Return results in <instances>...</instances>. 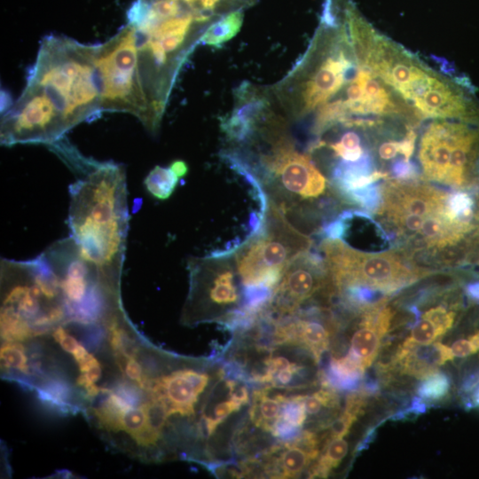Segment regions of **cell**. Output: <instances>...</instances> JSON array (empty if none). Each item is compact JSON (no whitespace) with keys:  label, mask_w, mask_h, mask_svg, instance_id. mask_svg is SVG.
I'll use <instances>...</instances> for the list:
<instances>
[{"label":"cell","mask_w":479,"mask_h":479,"mask_svg":"<svg viewBox=\"0 0 479 479\" xmlns=\"http://www.w3.org/2000/svg\"><path fill=\"white\" fill-rule=\"evenodd\" d=\"M72 392L71 386L58 376L46 379L43 384L38 389L39 397L44 403L55 406L61 411H67Z\"/></svg>","instance_id":"23"},{"label":"cell","mask_w":479,"mask_h":479,"mask_svg":"<svg viewBox=\"0 0 479 479\" xmlns=\"http://www.w3.org/2000/svg\"><path fill=\"white\" fill-rule=\"evenodd\" d=\"M136 383H130L127 381H122L116 383L111 390L122 398L128 404L132 407H138L144 399L143 390Z\"/></svg>","instance_id":"27"},{"label":"cell","mask_w":479,"mask_h":479,"mask_svg":"<svg viewBox=\"0 0 479 479\" xmlns=\"http://www.w3.org/2000/svg\"><path fill=\"white\" fill-rule=\"evenodd\" d=\"M415 312L417 313L416 310ZM409 336L404 341L401 347L412 348L418 345H428L445 334L429 317L417 313V318Z\"/></svg>","instance_id":"22"},{"label":"cell","mask_w":479,"mask_h":479,"mask_svg":"<svg viewBox=\"0 0 479 479\" xmlns=\"http://www.w3.org/2000/svg\"><path fill=\"white\" fill-rule=\"evenodd\" d=\"M147 425L145 411L140 407H133L121 415L120 430L129 433L134 439Z\"/></svg>","instance_id":"26"},{"label":"cell","mask_w":479,"mask_h":479,"mask_svg":"<svg viewBox=\"0 0 479 479\" xmlns=\"http://www.w3.org/2000/svg\"><path fill=\"white\" fill-rule=\"evenodd\" d=\"M380 195L379 224L417 264L467 263L477 248L479 198L467 190L448 192L425 180L389 178Z\"/></svg>","instance_id":"2"},{"label":"cell","mask_w":479,"mask_h":479,"mask_svg":"<svg viewBox=\"0 0 479 479\" xmlns=\"http://www.w3.org/2000/svg\"><path fill=\"white\" fill-rule=\"evenodd\" d=\"M324 291H334L328 269L322 255L309 249L287 266L267 310L273 318L291 315Z\"/></svg>","instance_id":"11"},{"label":"cell","mask_w":479,"mask_h":479,"mask_svg":"<svg viewBox=\"0 0 479 479\" xmlns=\"http://www.w3.org/2000/svg\"><path fill=\"white\" fill-rule=\"evenodd\" d=\"M1 361L5 369L19 370L26 375L29 373L25 348L21 344L11 342L4 343L1 348Z\"/></svg>","instance_id":"25"},{"label":"cell","mask_w":479,"mask_h":479,"mask_svg":"<svg viewBox=\"0 0 479 479\" xmlns=\"http://www.w3.org/2000/svg\"><path fill=\"white\" fill-rule=\"evenodd\" d=\"M236 98L231 114L221 121V129L230 140L244 144L258 130L269 103L263 96L250 90L247 83L240 87Z\"/></svg>","instance_id":"15"},{"label":"cell","mask_w":479,"mask_h":479,"mask_svg":"<svg viewBox=\"0 0 479 479\" xmlns=\"http://www.w3.org/2000/svg\"><path fill=\"white\" fill-rule=\"evenodd\" d=\"M422 178L455 190L479 185V122L431 119L420 136Z\"/></svg>","instance_id":"7"},{"label":"cell","mask_w":479,"mask_h":479,"mask_svg":"<svg viewBox=\"0 0 479 479\" xmlns=\"http://www.w3.org/2000/svg\"><path fill=\"white\" fill-rule=\"evenodd\" d=\"M64 161L81 173L69 186L70 237L104 282L117 291L129 228L125 169L112 161L90 160L76 149Z\"/></svg>","instance_id":"3"},{"label":"cell","mask_w":479,"mask_h":479,"mask_svg":"<svg viewBox=\"0 0 479 479\" xmlns=\"http://www.w3.org/2000/svg\"><path fill=\"white\" fill-rule=\"evenodd\" d=\"M476 264H477V266H479V256H478Z\"/></svg>","instance_id":"34"},{"label":"cell","mask_w":479,"mask_h":479,"mask_svg":"<svg viewBox=\"0 0 479 479\" xmlns=\"http://www.w3.org/2000/svg\"><path fill=\"white\" fill-rule=\"evenodd\" d=\"M349 451V444L343 437L326 440V445L319 453L317 462L311 467L309 477H327L336 468Z\"/></svg>","instance_id":"20"},{"label":"cell","mask_w":479,"mask_h":479,"mask_svg":"<svg viewBox=\"0 0 479 479\" xmlns=\"http://www.w3.org/2000/svg\"><path fill=\"white\" fill-rule=\"evenodd\" d=\"M311 246L310 237L299 231L276 205L269 201L262 229L235 253L243 286L274 290L289 263Z\"/></svg>","instance_id":"8"},{"label":"cell","mask_w":479,"mask_h":479,"mask_svg":"<svg viewBox=\"0 0 479 479\" xmlns=\"http://www.w3.org/2000/svg\"><path fill=\"white\" fill-rule=\"evenodd\" d=\"M349 35L360 60L423 119L479 122V99L467 76L430 67L378 31L361 12L350 20Z\"/></svg>","instance_id":"4"},{"label":"cell","mask_w":479,"mask_h":479,"mask_svg":"<svg viewBox=\"0 0 479 479\" xmlns=\"http://www.w3.org/2000/svg\"><path fill=\"white\" fill-rule=\"evenodd\" d=\"M287 392L271 386L254 389L248 410L252 425L271 434L273 426L280 418Z\"/></svg>","instance_id":"18"},{"label":"cell","mask_w":479,"mask_h":479,"mask_svg":"<svg viewBox=\"0 0 479 479\" xmlns=\"http://www.w3.org/2000/svg\"><path fill=\"white\" fill-rule=\"evenodd\" d=\"M357 417V414L344 409L327 427L329 428L328 439L344 437L349 432Z\"/></svg>","instance_id":"28"},{"label":"cell","mask_w":479,"mask_h":479,"mask_svg":"<svg viewBox=\"0 0 479 479\" xmlns=\"http://www.w3.org/2000/svg\"><path fill=\"white\" fill-rule=\"evenodd\" d=\"M451 349L454 357H466L479 351V331L469 335L467 338L454 342Z\"/></svg>","instance_id":"29"},{"label":"cell","mask_w":479,"mask_h":479,"mask_svg":"<svg viewBox=\"0 0 479 479\" xmlns=\"http://www.w3.org/2000/svg\"><path fill=\"white\" fill-rule=\"evenodd\" d=\"M52 335L55 341L60 344L61 348L68 353L73 354L80 345L76 339L67 334L62 326L57 327Z\"/></svg>","instance_id":"31"},{"label":"cell","mask_w":479,"mask_h":479,"mask_svg":"<svg viewBox=\"0 0 479 479\" xmlns=\"http://www.w3.org/2000/svg\"><path fill=\"white\" fill-rule=\"evenodd\" d=\"M453 358L451 347L441 342H432L412 348L400 347L394 362L400 365L404 373L422 380L436 372L439 365Z\"/></svg>","instance_id":"17"},{"label":"cell","mask_w":479,"mask_h":479,"mask_svg":"<svg viewBox=\"0 0 479 479\" xmlns=\"http://www.w3.org/2000/svg\"><path fill=\"white\" fill-rule=\"evenodd\" d=\"M386 303L387 298L360 308L363 312L361 321L351 336L347 356L365 371L375 360L381 341L388 333L394 317L392 308Z\"/></svg>","instance_id":"13"},{"label":"cell","mask_w":479,"mask_h":479,"mask_svg":"<svg viewBox=\"0 0 479 479\" xmlns=\"http://www.w3.org/2000/svg\"><path fill=\"white\" fill-rule=\"evenodd\" d=\"M466 292L470 299L479 302V282L468 284Z\"/></svg>","instance_id":"32"},{"label":"cell","mask_w":479,"mask_h":479,"mask_svg":"<svg viewBox=\"0 0 479 479\" xmlns=\"http://www.w3.org/2000/svg\"><path fill=\"white\" fill-rule=\"evenodd\" d=\"M180 177L172 168L155 166L145 178L146 191L159 200L169 199L178 184Z\"/></svg>","instance_id":"21"},{"label":"cell","mask_w":479,"mask_h":479,"mask_svg":"<svg viewBox=\"0 0 479 479\" xmlns=\"http://www.w3.org/2000/svg\"><path fill=\"white\" fill-rule=\"evenodd\" d=\"M190 290L184 309L189 323L216 322L229 326L244 310V286L235 254L222 257L190 256Z\"/></svg>","instance_id":"9"},{"label":"cell","mask_w":479,"mask_h":479,"mask_svg":"<svg viewBox=\"0 0 479 479\" xmlns=\"http://www.w3.org/2000/svg\"><path fill=\"white\" fill-rule=\"evenodd\" d=\"M473 394L470 398V405L473 407H479V384L473 390Z\"/></svg>","instance_id":"33"},{"label":"cell","mask_w":479,"mask_h":479,"mask_svg":"<svg viewBox=\"0 0 479 479\" xmlns=\"http://www.w3.org/2000/svg\"><path fill=\"white\" fill-rule=\"evenodd\" d=\"M95 76L101 111L130 114L146 128L147 106L138 77L137 51L127 24L105 43L96 44Z\"/></svg>","instance_id":"10"},{"label":"cell","mask_w":479,"mask_h":479,"mask_svg":"<svg viewBox=\"0 0 479 479\" xmlns=\"http://www.w3.org/2000/svg\"><path fill=\"white\" fill-rule=\"evenodd\" d=\"M267 153L258 162L249 164L259 177L269 201L289 219L310 213L320 200L325 201L329 185L310 155L299 153L294 144L273 137Z\"/></svg>","instance_id":"6"},{"label":"cell","mask_w":479,"mask_h":479,"mask_svg":"<svg viewBox=\"0 0 479 479\" xmlns=\"http://www.w3.org/2000/svg\"><path fill=\"white\" fill-rule=\"evenodd\" d=\"M244 20L242 10L232 12L211 24L202 34L200 42L210 46H221L234 37Z\"/></svg>","instance_id":"19"},{"label":"cell","mask_w":479,"mask_h":479,"mask_svg":"<svg viewBox=\"0 0 479 479\" xmlns=\"http://www.w3.org/2000/svg\"><path fill=\"white\" fill-rule=\"evenodd\" d=\"M319 249L339 294L365 287L389 294L434 272L397 248L365 252L341 240L323 238Z\"/></svg>","instance_id":"5"},{"label":"cell","mask_w":479,"mask_h":479,"mask_svg":"<svg viewBox=\"0 0 479 479\" xmlns=\"http://www.w3.org/2000/svg\"><path fill=\"white\" fill-rule=\"evenodd\" d=\"M208 373L195 369H181L153 381H148L151 397L164 401L169 416L194 414L195 404L208 387Z\"/></svg>","instance_id":"12"},{"label":"cell","mask_w":479,"mask_h":479,"mask_svg":"<svg viewBox=\"0 0 479 479\" xmlns=\"http://www.w3.org/2000/svg\"><path fill=\"white\" fill-rule=\"evenodd\" d=\"M126 360L127 362H123L125 365V375L143 389L146 379L143 376L142 366L134 357H128Z\"/></svg>","instance_id":"30"},{"label":"cell","mask_w":479,"mask_h":479,"mask_svg":"<svg viewBox=\"0 0 479 479\" xmlns=\"http://www.w3.org/2000/svg\"><path fill=\"white\" fill-rule=\"evenodd\" d=\"M450 388L451 382L448 376L436 371L422 379V382L417 389V393L421 399L438 401L447 396Z\"/></svg>","instance_id":"24"},{"label":"cell","mask_w":479,"mask_h":479,"mask_svg":"<svg viewBox=\"0 0 479 479\" xmlns=\"http://www.w3.org/2000/svg\"><path fill=\"white\" fill-rule=\"evenodd\" d=\"M257 0H164L172 16L176 19L187 20L200 27L224 15L239 10H244Z\"/></svg>","instance_id":"16"},{"label":"cell","mask_w":479,"mask_h":479,"mask_svg":"<svg viewBox=\"0 0 479 479\" xmlns=\"http://www.w3.org/2000/svg\"><path fill=\"white\" fill-rule=\"evenodd\" d=\"M218 381L208 393L202 407V424L208 436L232 412H239L249 403L247 383L224 374L218 371Z\"/></svg>","instance_id":"14"},{"label":"cell","mask_w":479,"mask_h":479,"mask_svg":"<svg viewBox=\"0 0 479 479\" xmlns=\"http://www.w3.org/2000/svg\"><path fill=\"white\" fill-rule=\"evenodd\" d=\"M95 56L96 44L44 36L22 93L2 114L1 144L49 146L79 123L99 116Z\"/></svg>","instance_id":"1"}]
</instances>
